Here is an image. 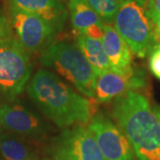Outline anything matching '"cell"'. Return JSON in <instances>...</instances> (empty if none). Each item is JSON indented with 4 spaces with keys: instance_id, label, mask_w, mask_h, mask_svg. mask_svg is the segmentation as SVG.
<instances>
[{
    "instance_id": "12",
    "label": "cell",
    "mask_w": 160,
    "mask_h": 160,
    "mask_svg": "<svg viewBox=\"0 0 160 160\" xmlns=\"http://www.w3.org/2000/svg\"><path fill=\"white\" fill-rule=\"evenodd\" d=\"M9 8L34 13L53 24L60 31L68 17V10L61 0H8Z\"/></svg>"
},
{
    "instance_id": "22",
    "label": "cell",
    "mask_w": 160,
    "mask_h": 160,
    "mask_svg": "<svg viewBox=\"0 0 160 160\" xmlns=\"http://www.w3.org/2000/svg\"><path fill=\"white\" fill-rule=\"evenodd\" d=\"M138 1H140L142 3H144V4H148V0H138Z\"/></svg>"
},
{
    "instance_id": "10",
    "label": "cell",
    "mask_w": 160,
    "mask_h": 160,
    "mask_svg": "<svg viewBox=\"0 0 160 160\" xmlns=\"http://www.w3.org/2000/svg\"><path fill=\"white\" fill-rule=\"evenodd\" d=\"M146 78L142 71L133 69L130 73L122 75L112 70L95 75V99L101 102H108L127 92L142 88Z\"/></svg>"
},
{
    "instance_id": "7",
    "label": "cell",
    "mask_w": 160,
    "mask_h": 160,
    "mask_svg": "<svg viewBox=\"0 0 160 160\" xmlns=\"http://www.w3.org/2000/svg\"><path fill=\"white\" fill-rule=\"evenodd\" d=\"M54 160H104L89 127L75 125L53 139L50 148Z\"/></svg>"
},
{
    "instance_id": "9",
    "label": "cell",
    "mask_w": 160,
    "mask_h": 160,
    "mask_svg": "<svg viewBox=\"0 0 160 160\" xmlns=\"http://www.w3.org/2000/svg\"><path fill=\"white\" fill-rule=\"evenodd\" d=\"M1 126L13 135L25 140H42L49 131V126L38 114L18 102L0 107Z\"/></svg>"
},
{
    "instance_id": "4",
    "label": "cell",
    "mask_w": 160,
    "mask_h": 160,
    "mask_svg": "<svg viewBox=\"0 0 160 160\" xmlns=\"http://www.w3.org/2000/svg\"><path fill=\"white\" fill-rule=\"evenodd\" d=\"M113 23L114 29L137 57L145 58L158 45L156 25L147 4L125 0Z\"/></svg>"
},
{
    "instance_id": "20",
    "label": "cell",
    "mask_w": 160,
    "mask_h": 160,
    "mask_svg": "<svg viewBox=\"0 0 160 160\" xmlns=\"http://www.w3.org/2000/svg\"><path fill=\"white\" fill-rule=\"evenodd\" d=\"M156 25V34H157V38L158 45H160V22L155 24Z\"/></svg>"
},
{
    "instance_id": "1",
    "label": "cell",
    "mask_w": 160,
    "mask_h": 160,
    "mask_svg": "<svg viewBox=\"0 0 160 160\" xmlns=\"http://www.w3.org/2000/svg\"><path fill=\"white\" fill-rule=\"evenodd\" d=\"M27 92L43 114L59 127L84 125L92 118L91 102L48 69L35 73Z\"/></svg>"
},
{
    "instance_id": "13",
    "label": "cell",
    "mask_w": 160,
    "mask_h": 160,
    "mask_svg": "<svg viewBox=\"0 0 160 160\" xmlns=\"http://www.w3.org/2000/svg\"><path fill=\"white\" fill-rule=\"evenodd\" d=\"M77 46L79 47L87 62L92 66L95 75L112 70L104 51L102 41L78 34L77 38Z\"/></svg>"
},
{
    "instance_id": "18",
    "label": "cell",
    "mask_w": 160,
    "mask_h": 160,
    "mask_svg": "<svg viewBox=\"0 0 160 160\" xmlns=\"http://www.w3.org/2000/svg\"><path fill=\"white\" fill-rule=\"evenodd\" d=\"M11 24L9 19L4 14V12L0 9V38L12 35Z\"/></svg>"
},
{
    "instance_id": "19",
    "label": "cell",
    "mask_w": 160,
    "mask_h": 160,
    "mask_svg": "<svg viewBox=\"0 0 160 160\" xmlns=\"http://www.w3.org/2000/svg\"><path fill=\"white\" fill-rule=\"evenodd\" d=\"M147 6L155 24L160 22V0H148Z\"/></svg>"
},
{
    "instance_id": "6",
    "label": "cell",
    "mask_w": 160,
    "mask_h": 160,
    "mask_svg": "<svg viewBox=\"0 0 160 160\" xmlns=\"http://www.w3.org/2000/svg\"><path fill=\"white\" fill-rule=\"evenodd\" d=\"M9 16L12 33L29 53L41 52L60 32L53 24L34 13L9 8Z\"/></svg>"
},
{
    "instance_id": "8",
    "label": "cell",
    "mask_w": 160,
    "mask_h": 160,
    "mask_svg": "<svg viewBox=\"0 0 160 160\" xmlns=\"http://www.w3.org/2000/svg\"><path fill=\"white\" fill-rule=\"evenodd\" d=\"M92 132L104 160H133L130 142L119 126L102 114L89 121Z\"/></svg>"
},
{
    "instance_id": "15",
    "label": "cell",
    "mask_w": 160,
    "mask_h": 160,
    "mask_svg": "<svg viewBox=\"0 0 160 160\" xmlns=\"http://www.w3.org/2000/svg\"><path fill=\"white\" fill-rule=\"evenodd\" d=\"M68 8L72 27L78 34L92 26L105 24L86 0H69Z\"/></svg>"
},
{
    "instance_id": "16",
    "label": "cell",
    "mask_w": 160,
    "mask_h": 160,
    "mask_svg": "<svg viewBox=\"0 0 160 160\" xmlns=\"http://www.w3.org/2000/svg\"><path fill=\"white\" fill-rule=\"evenodd\" d=\"M105 24L114 22L116 15L125 0H86Z\"/></svg>"
},
{
    "instance_id": "17",
    "label": "cell",
    "mask_w": 160,
    "mask_h": 160,
    "mask_svg": "<svg viewBox=\"0 0 160 160\" xmlns=\"http://www.w3.org/2000/svg\"><path fill=\"white\" fill-rule=\"evenodd\" d=\"M149 69L155 77L160 79V45L155 46L150 52Z\"/></svg>"
},
{
    "instance_id": "5",
    "label": "cell",
    "mask_w": 160,
    "mask_h": 160,
    "mask_svg": "<svg viewBox=\"0 0 160 160\" xmlns=\"http://www.w3.org/2000/svg\"><path fill=\"white\" fill-rule=\"evenodd\" d=\"M31 73L29 52L13 34L0 38V93L10 101L19 96Z\"/></svg>"
},
{
    "instance_id": "14",
    "label": "cell",
    "mask_w": 160,
    "mask_h": 160,
    "mask_svg": "<svg viewBox=\"0 0 160 160\" xmlns=\"http://www.w3.org/2000/svg\"><path fill=\"white\" fill-rule=\"evenodd\" d=\"M0 155L6 160H38V154L25 139L0 132Z\"/></svg>"
},
{
    "instance_id": "3",
    "label": "cell",
    "mask_w": 160,
    "mask_h": 160,
    "mask_svg": "<svg viewBox=\"0 0 160 160\" xmlns=\"http://www.w3.org/2000/svg\"><path fill=\"white\" fill-rule=\"evenodd\" d=\"M39 61L43 67L62 75L80 92L95 99V72L77 45L52 42L40 52Z\"/></svg>"
},
{
    "instance_id": "23",
    "label": "cell",
    "mask_w": 160,
    "mask_h": 160,
    "mask_svg": "<svg viewBox=\"0 0 160 160\" xmlns=\"http://www.w3.org/2000/svg\"><path fill=\"white\" fill-rule=\"evenodd\" d=\"M0 128H1V124H0Z\"/></svg>"
},
{
    "instance_id": "2",
    "label": "cell",
    "mask_w": 160,
    "mask_h": 160,
    "mask_svg": "<svg viewBox=\"0 0 160 160\" xmlns=\"http://www.w3.org/2000/svg\"><path fill=\"white\" fill-rule=\"evenodd\" d=\"M112 114L139 160H160V120L149 100L130 91L116 99Z\"/></svg>"
},
{
    "instance_id": "11",
    "label": "cell",
    "mask_w": 160,
    "mask_h": 160,
    "mask_svg": "<svg viewBox=\"0 0 160 160\" xmlns=\"http://www.w3.org/2000/svg\"><path fill=\"white\" fill-rule=\"evenodd\" d=\"M102 45L112 71L125 75L133 70L132 52L114 27L105 24Z\"/></svg>"
},
{
    "instance_id": "21",
    "label": "cell",
    "mask_w": 160,
    "mask_h": 160,
    "mask_svg": "<svg viewBox=\"0 0 160 160\" xmlns=\"http://www.w3.org/2000/svg\"><path fill=\"white\" fill-rule=\"evenodd\" d=\"M153 109H154L155 113H156V115L158 116V118L160 120V108L159 107H157V106H154V107H153Z\"/></svg>"
}]
</instances>
